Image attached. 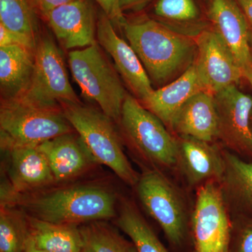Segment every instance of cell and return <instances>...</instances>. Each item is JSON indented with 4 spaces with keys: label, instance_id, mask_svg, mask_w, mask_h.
I'll use <instances>...</instances> for the list:
<instances>
[{
    "label": "cell",
    "instance_id": "6da1fadb",
    "mask_svg": "<svg viewBox=\"0 0 252 252\" xmlns=\"http://www.w3.org/2000/svg\"><path fill=\"white\" fill-rule=\"evenodd\" d=\"M122 28L151 81L158 85L175 80L195 61V40L154 20L126 21Z\"/></svg>",
    "mask_w": 252,
    "mask_h": 252
},
{
    "label": "cell",
    "instance_id": "7a4b0ae2",
    "mask_svg": "<svg viewBox=\"0 0 252 252\" xmlns=\"http://www.w3.org/2000/svg\"><path fill=\"white\" fill-rule=\"evenodd\" d=\"M22 202L32 217L57 224L78 225L116 216L115 195L97 186L58 189Z\"/></svg>",
    "mask_w": 252,
    "mask_h": 252
},
{
    "label": "cell",
    "instance_id": "3957f363",
    "mask_svg": "<svg viewBox=\"0 0 252 252\" xmlns=\"http://www.w3.org/2000/svg\"><path fill=\"white\" fill-rule=\"evenodd\" d=\"M61 109H46L17 99H2L0 107V143L4 152L37 147L43 142L72 132Z\"/></svg>",
    "mask_w": 252,
    "mask_h": 252
},
{
    "label": "cell",
    "instance_id": "277c9868",
    "mask_svg": "<svg viewBox=\"0 0 252 252\" xmlns=\"http://www.w3.org/2000/svg\"><path fill=\"white\" fill-rule=\"evenodd\" d=\"M62 109L94 162L108 167L127 185H137L140 177L124 154L112 119L103 112L82 105L81 102L65 104Z\"/></svg>",
    "mask_w": 252,
    "mask_h": 252
},
{
    "label": "cell",
    "instance_id": "5b68a950",
    "mask_svg": "<svg viewBox=\"0 0 252 252\" xmlns=\"http://www.w3.org/2000/svg\"><path fill=\"white\" fill-rule=\"evenodd\" d=\"M68 56L72 77L84 96L98 104L112 120L120 121L127 94L97 41L84 49L72 50Z\"/></svg>",
    "mask_w": 252,
    "mask_h": 252
},
{
    "label": "cell",
    "instance_id": "8992f818",
    "mask_svg": "<svg viewBox=\"0 0 252 252\" xmlns=\"http://www.w3.org/2000/svg\"><path fill=\"white\" fill-rule=\"evenodd\" d=\"M31 82L17 99L46 109L80 103L69 82L62 53L49 36L38 39Z\"/></svg>",
    "mask_w": 252,
    "mask_h": 252
},
{
    "label": "cell",
    "instance_id": "52a82bcc",
    "mask_svg": "<svg viewBox=\"0 0 252 252\" xmlns=\"http://www.w3.org/2000/svg\"><path fill=\"white\" fill-rule=\"evenodd\" d=\"M120 121L131 142L150 161L165 167L177 161L180 146L163 123L130 94L123 104Z\"/></svg>",
    "mask_w": 252,
    "mask_h": 252
},
{
    "label": "cell",
    "instance_id": "ba28073f",
    "mask_svg": "<svg viewBox=\"0 0 252 252\" xmlns=\"http://www.w3.org/2000/svg\"><path fill=\"white\" fill-rule=\"evenodd\" d=\"M137 191L141 203L158 223L167 240L180 245L187 234V216L182 199L172 184L157 170L144 172Z\"/></svg>",
    "mask_w": 252,
    "mask_h": 252
},
{
    "label": "cell",
    "instance_id": "9c48e42d",
    "mask_svg": "<svg viewBox=\"0 0 252 252\" xmlns=\"http://www.w3.org/2000/svg\"><path fill=\"white\" fill-rule=\"evenodd\" d=\"M191 230L194 252H230L231 223L223 194L212 181L199 189Z\"/></svg>",
    "mask_w": 252,
    "mask_h": 252
},
{
    "label": "cell",
    "instance_id": "30bf717a",
    "mask_svg": "<svg viewBox=\"0 0 252 252\" xmlns=\"http://www.w3.org/2000/svg\"><path fill=\"white\" fill-rule=\"evenodd\" d=\"M195 40L197 53L194 64L204 91L215 95L245 78L243 69L214 30L202 32Z\"/></svg>",
    "mask_w": 252,
    "mask_h": 252
},
{
    "label": "cell",
    "instance_id": "8fae6325",
    "mask_svg": "<svg viewBox=\"0 0 252 252\" xmlns=\"http://www.w3.org/2000/svg\"><path fill=\"white\" fill-rule=\"evenodd\" d=\"M219 114L218 137L252 161V96L228 86L215 94Z\"/></svg>",
    "mask_w": 252,
    "mask_h": 252
},
{
    "label": "cell",
    "instance_id": "7c38bea8",
    "mask_svg": "<svg viewBox=\"0 0 252 252\" xmlns=\"http://www.w3.org/2000/svg\"><path fill=\"white\" fill-rule=\"evenodd\" d=\"M96 33L99 45L111 56L133 94L140 102L147 98L154 91L152 81L135 51L119 36L114 25L104 14L99 16Z\"/></svg>",
    "mask_w": 252,
    "mask_h": 252
},
{
    "label": "cell",
    "instance_id": "4fadbf2b",
    "mask_svg": "<svg viewBox=\"0 0 252 252\" xmlns=\"http://www.w3.org/2000/svg\"><path fill=\"white\" fill-rule=\"evenodd\" d=\"M207 15L243 72L252 67V36L250 26L235 0H208Z\"/></svg>",
    "mask_w": 252,
    "mask_h": 252
},
{
    "label": "cell",
    "instance_id": "5bb4252c",
    "mask_svg": "<svg viewBox=\"0 0 252 252\" xmlns=\"http://www.w3.org/2000/svg\"><path fill=\"white\" fill-rule=\"evenodd\" d=\"M9 155V189H1V204H9L21 193L42 188L56 182L49 162L38 147L15 148Z\"/></svg>",
    "mask_w": 252,
    "mask_h": 252
},
{
    "label": "cell",
    "instance_id": "9a60e30c",
    "mask_svg": "<svg viewBox=\"0 0 252 252\" xmlns=\"http://www.w3.org/2000/svg\"><path fill=\"white\" fill-rule=\"evenodd\" d=\"M44 16L65 49H84L96 41L94 11L87 0H74L55 8Z\"/></svg>",
    "mask_w": 252,
    "mask_h": 252
},
{
    "label": "cell",
    "instance_id": "2e32d148",
    "mask_svg": "<svg viewBox=\"0 0 252 252\" xmlns=\"http://www.w3.org/2000/svg\"><path fill=\"white\" fill-rule=\"evenodd\" d=\"M170 126L182 137L211 142L219 134L215 95L205 91L195 94L181 107Z\"/></svg>",
    "mask_w": 252,
    "mask_h": 252
},
{
    "label": "cell",
    "instance_id": "e0dca14e",
    "mask_svg": "<svg viewBox=\"0 0 252 252\" xmlns=\"http://www.w3.org/2000/svg\"><path fill=\"white\" fill-rule=\"evenodd\" d=\"M37 147L47 158L56 182L72 180L95 162L77 133L58 136Z\"/></svg>",
    "mask_w": 252,
    "mask_h": 252
},
{
    "label": "cell",
    "instance_id": "ac0fdd59",
    "mask_svg": "<svg viewBox=\"0 0 252 252\" xmlns=\"http://www.w3.org/2000/svg\"><path fill=\"white\" fill-rule=\"evenodd\" d=\"M203 91V86L193 63L180 77L154 90L140 103L164 124L170 126L181 107L190 97Z\"/></svg>",
    "mask_w": 252,
    "mask_h": 252
},
{
    "label": "cell",
    "instance_id": "d6986e66",
    "mask_svg": "<svg viewBox=\"0 0 252 252\" xmlns=\"http://www.w3.org/2000/svg\"><path fill=\"white\" fill-rule=\"evenodd\" d=\"M35 51L21 46L0 47V87L3 99H17L27 89L34 69Z\"/></svg>",
    "mask_w": 252,
    "mask_h": 252
},
{
    "label": "cell",
    "instance_id": "ffe728a7",
    "mask_svg": "<svg viewBox=\"0 0 252 252\" xmlns=\"http://www.w3.org/2000/svg\"><path fill=\"white\" fill-rule=\"evenodd\" d=\"M179 146V158L190 183L223 177L224 159L209 142L183 137Z\"/></svg>",
    "mask_w": 252,
    "mask_h": 252
},
{
    "label": "cell",
    "instance_id": "44dd1931",
    "mask_svg": "<svg viewBox=\"0 0 252 252\" xmlns=\"http://www.w3.org/2000/svg\"><path fill=\"white\" fill-rule=\"evenodd\" d=\"M29 235L38 248L47 252H82L77 225L57 224L28 217Z\"/></svg>",
    "mask_w": 252,
    "mask_h": 252
},
{
    "label": "cell",
    "instance_id": "7402d4cb",
    "mask_svg": "<svg viewBox=\"0 0 252 252\" xmlns=\"http://www.w3.org/2000/svg\"><path fill=\"white\" fill-rule=\"evenodd\" d=\"M223 177L230 195L242 209L252 217V161L231 153L223 156Z\"/></svg>",
    "mask_w": 252,
    "mask_h": 252
},
{
    "label": "cell",
    "instance_id": "603a6c76",
    "mask_svg": "<svg viewBox=\"0 0 252 252\" xmlns=\"http://www.w3.org/2000/svg\"><path fill=\"white\" fill-rule=\"evenodd\" d=\"M117 224L130 238L137 252H169L132 204L122 205Z\"/></svg>",
    "mask_w": 252,
    "mask_h": 252
},
{
    "label": "cell",
    "instance_id": "cb8c5ba5",
    "mask_svg": "<svg viewBox=\"0 0 252 252\" xmlns=\"http://www.w3.org/2000/svg\"><path fill=\"white\" fill-rule=\"evenodd\" d=\"M79 229L82 252H137L133 244L127 242L103 222H91Z\"/></svg>",
    "mask_w": 252,
    "mask_h": 252
},
{
    "label": "cell",
    "instance_id": "d4e9b609",
    "mask_svg": "<svg viewBox=\"0 0 252 252\" xmlns=\"http://www.w3.org/2000/svg\"><path fill=\"white\" fill-rule=\"evenodd\" d=\"M29 238L28 218L12 205L1 204L0 252H23Z\"/></svg>",
    "mask_w": 252,
    "mask_h": 252
},
{
    "label": "cell",
    "instance_id": "484cf974",
    "mask_svg": "<svg viewBox=\"0 0 252 252\" xmlns=\"http://www.w3.org/2000/svg\"><path fill=\"white\" fill-rule=\"evenodd\" d=\"M36 9L34 0H0V23L11 31L36 37Z\"/></svg>",
    "mask_w": 252,
    "mask_h": 252
},
{
    "label": "cell",
    "instance_id": "4316f807",
    "mask_svg": "<svg viewBox=\"0 0 252 252\" xmlns=\"http://www.w3.org/2000/svg\"><path fill=\"white\" fill-rule=\"evenodd\" d=\"M154 12L159 17L180 22L193 21L199 16L193 0H158Z\"/></svg>",
    "mask_w": 252,
    "mask_h": 252
},
{
    "label": "cell",
    "instance_id": "83f0119b",
    "mask_svg": "<svg viewBox=\"0 0 252 252\" xmlns=\"http://www.w3.org/2000/svg\"><path fill=\"white\" fill-rule=\"evenodd\" d=\"M36 44V37L11 31L0 23V47L21 46L35 51Z\"/></svg>",
    "mask_w": 252,
    "mask_h": 252
},
{
    "label": "cell",
    "instance_id": "f1b7e54d",
    "mask_svg": "<svg viewBox=\"0 0 252 252\" xmlns=\"http://www.w3.org/2000/svg\"><path fill=\"white\" fill-rule=\"evenodd\" d=\"M113 24L122 27L126 22L120 7V0H95Z\"/></svg>",
    "mask_w": 252,
    "mask_h": 252
},
{
    "label": "cell",
    "instance_id": "f546056e",
    "mask_svg": "<svg viewBox=\"0 0 252 252\" xmlns=\"http://www.w3.org/2000/svg\"><path fill=\"white\" fill-rule=\"evenodd\" d=\"M235 252H252V218L239 231Z\"/></svg>",
    "mask_w": 252,
    "mask_h": 252
},
{
    "label": "cell",
    "instance_id": "4dcf8cb0",
    "mask_svg": "<svg viewBox=\"0 0 252 252\" xmlns=\"http://www.w3.org/2000/svg\"><path fill=\"white\" fill-rule=\"evenodd\" d=\"M74 1V0H34L36 7L41 13V14L45 16L46 14L54 9L55 8L61 5L67 4L68 2Z\"/></svg>",
    "mask_w": 252,
    "mask_h": 252
},
{
    "label": "cell",
    "instance_id": "1f68e13d",
    "mask_svg": "<svg viewBox=\"0 0 252 252\" xmlns=\"http://www.w3.org/2000/svg\"><path fill=\"white\" fill-rule=\"evenodd\" d=\"M151 1L152 0H120V7L123 12L126 11H140Z\"/></svg>",
    "mask_w": 252,
    "mask_h": 252
},
{
    "label": "cell",
    "instance_id": "d6a6232c",
    "mask_svg": "<svg viewBox=\"0 0 252 252\" xmlns=\"http://www.w3.org/2000/svg\"><path fill=\"white\" fill-rule=\"evenodd\" d=\"M243 11L251 31L252 36V0H235Z\"/></svg>",
    "mask_w": 252,
    "mask_h": 252
},
{
    "label": "cell",
    "instance_id": "836d02e7",
    "mask_svg": "<svg viewBox=\"0 0 252 252\" xmlns=\"http://www.w3.org/2000/svg\"><path fill=\"white\" fill-rule=\"evenodd\" d=\"M47 252L44 250H41L36 246L35 244L34 243L33 240H32L31 237L28 239L27 243H26V248H25L24 252Z\"/></svg>",
    "mask_w": 252,
    "mask_h": 252
},
{
    "label": "cell",
    "instance_id": "e575fe53",
    "mask_svg": "<svg viewBox=\"0 0 252 252\" xmlns=\"http://www.w3.org/2000/svg\"><path fill=\"white\" fill-rule=\"evenodd\" d=\"M244 77H245V79H246L248 80L249 84H250V86H251L252 90V67L250 68V69H248V70L245 71L244 72Z\"/></svg>",
    "mask_w": 252,
    "mask_h": 252
}]
</instances>
